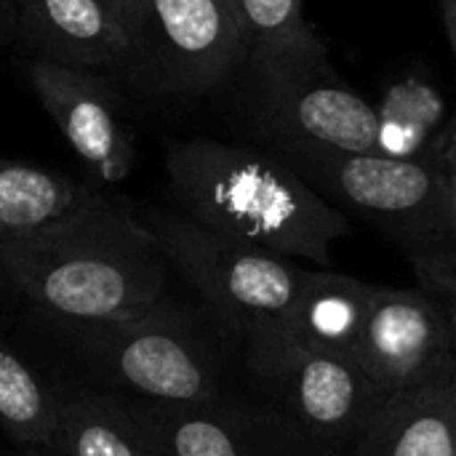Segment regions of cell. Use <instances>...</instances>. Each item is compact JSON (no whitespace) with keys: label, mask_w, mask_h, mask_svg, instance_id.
Here are the masks:
<instances>
[{"label":"cell","mask_w":456,"mask_h":456,"mask_svg":"<svg viewBox=\"0 0 456 456\" xmlns=\"http://www.w3.org/2000/svg\"><path fill=\"white\" fill-rule=\"evenodd\" d=\"M355 363L379 387L393 395L456 369V342L446 307L430 291H406L377 286Z\"/></svg>","instance_id":"cell-9"},{"label":"cell","mask_w":456,"mask_h":456,"mask_svg":"<svg viewBox=\"0 0 456 456\" xmlns=\"http://www.w3.org/2000/svg\"><path fill=\"white\" fill-rule=\"evenodd\" d=\"M230 5L243 35L246 59L321 37L305 16V0H230Z\"/></svg>","instance_id":"cell-19"},{"label":"cell","mask_w":456,"mask_h":456,"mask_svg":"<svg viewBox=\"0 0 456 456\" xmlns=\"http://www.w3.org/2000/svg\"><path fill=\"white\" fill-rule=\"evenodd\" d=\"M166 184L176 214L299 265L331 267L350 219L259 144L179 139L166 147Z\"/></svg>","instance_id":"cell-2"},{"label":"cell","mask_w":456,"mask_h":456,"mask_svg":"<svg viewBox=\"0 0 456 456\" xmlns=\"http://www.w3.org/2000/svg\"><path fill=\"white\" fill-rule=\"evenodd\" d=\"M16 40L32 59L88 72H128L134 59V29L118 0H16Z\"/></svg>","instance_id":"cell-11"},{"label":"cell","mask_w":456,"mask_h":456,"mask_svg":"<svg viewBox=\"0 0 456 456\" xmlns=\"http://www.w3.org/2000/svg\"><path fill=\"white\" fill-rule=\"evenodd\" d=\"M0 273L35 307L102 326L160 305L171 270L139 211L88 187L56 219L3 235Z\"/></svg>","instance_id":"cell-1"},{"label":"cell","mask_w":456,"mask_h":456,"mask_svg":"<svg viewBox=\"0 0 456 456\" xmlns=\"http://www.w3.org/2000/svg\"><path fill=\"white\" fill-rule=\"evenodd\" d=\"M0 281H3V273H0Z\"/></svg>","instance_id":"cell-27"},{"label":"cell","mask_w":456,"mask_h":456,"mask_svg":"<svg viewBox=\"0 0 456 456\" xmlns=\"http://www.w3.org/2000/svg\"><path fill=\"white\" fill-rule=\"evenodd\" d=\"M377 110V155L395 160H425L446 128V99L441 88L411 72L390 83L374 104Z\"/></svg>","instance_id":"cell-16"},{"label":"cell","mask_w":456,"mask_h":456,"mask_svg":"<svg viewBox=\"0 0 456 456\" xmlns=\"http://www.w3.org/2000/svg\"><path fill=\"white\" fill-rule=\"evenodd\" d=\"M353 456H456V369L387 395Z\"/></svg>","instance_id":"cell-14"},{"label":"cell","mask_w":456,"mask_h":456,"mask_svg":"<svg viewBox=\"0 0 456 456\" xmlns=\"http://www.w3.org/2000/svg\"><path fill=\"white\" fill-rule=\"evenodd\" d=\"M374 291L377 286L361 278L334 273L331 267H310L289 310L246 342L270 339L294 350L355 361L363 318Z\"/></svg>","instance_id":"cell-13"},{"label":"cell","mask_w":456,"mask_h":456,"mask_svg":"<svg viewBox=\"0 0 456 456\" xmlns=\"http://www.w3.org/2000/svg\"><path fill=\"white\" fill-rule=\"evenodd\" d=\"M29 452H24V454H16V456H53L51 452H45V449H37V446H27Z\"/></svg>","instance_id":"cell-25"},{"label":"cell","mask_w":456,"mask_h":456,"mask_svg":"<svg viewBox=\"0 0 456 456\" xmlns=\"http://www.w3.org/2000/svg\"><path fill=\"white\" fill-rule=\"evenodd\" d=\"M27 75L37 102L96 182L118 184L131 176L136 163L134 128L102 72L32 59Z\"/></svg>","instance_id":"cell-10"},{"label":"cell","mask_w":456,"mask_h":456,"mask_svg":"<svg viewBox=\"0 0 456 456\" xmlns=\"http://www.w3.org/2000/svg\"><path fill=\"white\" fill-rule=\"evenodd\" d=\"M131 21V29H136V19H139V11H142V0H118Z\"/></svg>","instance_id":"cell-24"},{"label":"cell","mask_w":456,"mask_h":456,"mask_svg":"<svg viewBox=\"0 0 456 456\" xmlns=\"http://www.w3.org/2000/svg\"><path fill=\"white\" fill-rule=\"evenodd\" d=\"M275 158L347 219L355 216L390 235L409 254L425 286L456 273L446 182L433 158L395 160L377 152L331 150H297Z\"/></svg>","instance_id":"cell-3"},{"label":"cell","mask_w":456,"mask_h":456,"mask_svg":"<svg viewBox=\"0 0 456 456\" xmlns=\"http://www.w3.org/2000/svg\"><path fill=\"white\" fill-rule=\"evenodd\" d=\"M86 192L88 187L61 171L0 158V238L56 219Z\"/></svg>","instance_id":"cell-17"},{"label":"cell","mask_w":456,"mask_h":456,"mask_svg":"<svg viewBox=\"0 0 456 456\" xmlns=\"http://www.w3.org/2000/svg\"><path fill=\"white\" fill-rule=\"evenodd\" d=\"M83 329L104 377L136 398L171 406H206L222 398L216 353L166 299L139 318Z\"/></svg>","instance_id":"cell-7"},{"label":"cell","mask_w":456,"mask_h":456,"mask_svg":"<svg viewBox=\"0 0 456 456\" xmlns=\"http://www.w3.org/2000/svg\"><path fill=\"white\" fill-rule=\"evenodd\" d=\"M16 40V0H0V45Z\"/></svg>","instance_id":"cell-22"},{"label":"cell","mask_w":456,"mask_h":456,"mask_svg":"<svg viewBox=\"0 0 456 456\" xmlns=\"http://www.w3.org/2000/svg\"><path fill=\"white\" fill-rule=\"evenodd\" d=\"M243 69L248 126L267 152H377V110L334 69L321 37L251 56Z\"/></svg>","instance_id":"cell-4"},{"label":"cell","mask_w":456,"mask_h":456,"mask_svg":"<svg viewBox=\"0 0 456 456\" xmlns=\"http://www.w3.org/2000/svg\"><path fill=\"white\" fill-rule=\"evenodd\" d=\"M265 409L307 456H353L387 395L353 358L294 350L270 339L243 345Z\"/></svg>","instance_id":"cell-6"},{"label":"cell","mask_w":456,"mask_h":456,"mask_svg":"<svg viewBox=\"0 0 456 456\" xmlns=\"http://www.w3.org/2000/svg\"><path fill=\"white\" fill-rule=\"evenodd\" d=\"M425 291H430L444 307H446V313H449V321H452V331H454V342H456V278H449V281H444V283H438V286H433V289H425Z\"/></svg>","instance_id":"cell-21"},{"label":"cell","mask_w":456,"mask_h":456,"mask_svg":"<svg viewBox=\"0 0 456 456\" xmlns=\"http://www.w3.org/2000/svg\"><path fill=\"white\" fill-rule=\"evenodd\" d=\"M166 265L216 318L224 334L246 342L281 318L310 267L206 230L176 211H139Z\"/></svg>","instance_id":"cell-5"},{"label":"cell","mask_w":456,"mask_h":456,"mask_svg":"<svg viewBox=\"0 0 456 456\" xmlns=\"http://www.w3.org/2000/svg\"><path fill=\"white\" fill-rule=\"evenodd\" d=\"M452 126H454V128H456V115H454V118H452Z\"/></svg>","instance_id":"cell-26"},{"label":"cell","mask_w":456,"mask_h":456,"mask_svg":"<svg viewBox=\"0 0 456 456\" xmlns=\"http://www.w3.org/2000/svg\"><path fill=\"white\" fill-rule=\"evenodd\" d=\"M430 158L438 163L444 182H446V198H449V219H452V232H454L456 243V128L452 120L446 123V128L441 131V136L433 144Z\"/></svg>","instance_id":"cell-20"},{"label":"cell","mask_w":456,"mask_h":456,"mask_svg":"<svg viewBox=\"0 0 456 456\" xmlns=\"http://www.w3.org/2000/svg\"><path fill=\"white\" fill-rule=\"evenodd\" d=\"M139 403L163 456H307L265 406L240 411L219 401L171 406L139 398Z\"/></svg>","instance_id":"cell-12"},{"label":"cell","mask_w":456,"mask_h":456,"mask_svg":"<svg viewBox=\"0 0 456 456\" xmlns=\"http://www.w3.org/2000/svg\"><path fill=\"white\" fill-rule=\"evenodd\" d=\"M243 59L246 45L230 0H142L131 69L158 91L211 94Z\"/></svg>","instance_id":"cell-8"},{"label":"cell","mask_w":456,"mask_h":456,"mask_svg":"<svg viewBox=\"0 0 456 456\" xmlns=\"http://www.w3.org/2000/svg\"><path fill=\"white\" fill-rule=\"evenodd\" d=\"M441 11H444L446 37H449V45H452L456 56V0H441Z\"/></svg>","instance_id":"cell-23"},{"label":"cell","mask_w":456,"mask_h":456,"mask_svg":"<svg viewBox=\"0 0 456 456\" xmlns=\"http://www.w3.org/2000/svg\"><path fill=\"white\" fill-rule=\"evenodd\" d=\"M59 398L0 339V425L24 446L45 449L53 433Z\"/></svg>","instance_id":"cell-18"},{"label":"cell","mask_w":456,"mask_h":456,"mask_svg":"<svg viewBox=\"0 0 456 456\" xmlns=\"http://www.w3.org/2000/svg\"><path fill=\"white\" fill-rule=\"evenodd\" d=\"M45 452L53 456H163L139 398L94 393L59 401Z\"/></svg>","instance_id":"cell-15"}]
</instances>
